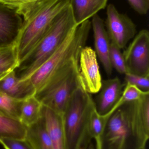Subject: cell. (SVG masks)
<instances>
[{"label":"cell","instance_id":"1","mask_svg":"<svg viewBox=\"0 0 149 149\" xmlns=\"http://www.w3.org/2000/svg\"><path fill=\"white\" fill-rule=\"evenodd\" d=\"M91 27L89 20L77 25L56 52L31 76L37 99L78 70L80 54L86 46Z\"/></svg>","mask_w":149,"mask_h":149},{"label":"cell","instance_id":"2","mask_svg":"<svg viewBox=\"0 0 149 149\" xmlns=\"http://www.w3.org/2000/svg\"><path fill=\"white\" fill-rule=\"evenodd\" d=\"M70 3V0H37L15 10L23 17L16 45L19 64L47 32L55 17Z\"/></svg>","mask_w":149,"mask_h":149},{"label":"cell","instance_id":"3","mask_svg":"<svg viewBox=\"0 0 149 149\" xmlns=\"http://www.w3.org/2000/svg\"><path fill=\"white\" fill-rule=\"evenodd\" d=\"M77 26L69 4L55 17L42 39L15 70L18 71L15 72L17 77L21 80L29 79Z\"/></svg>","mask_w":149,"mask_h":149},{"label":"cell","instance_id":"4","mask_svg":"<svg viewBox=\"0 0 149 149\" xmlns=\"http://www.w3.org/2000/svg\"><path fill=\"white\" fill-rule=\"evenodd\" d=\"M94 107L91 94L80 86L77 88L63 114L67 149H85L92 142L89 123L91 113Z\"/></svg>","mask_w":149,"mask_h":149},{"label":"cell","instance_id":"5","mask_svg":"<svg viewBox=\"0 0 149 149\" xmlns=\"http://www.w3.org/2000/svg\"><path fill=\"white\" fill-rule=\"evenodd\" d=\"M130 121L127 103L112 114L101 137L100 149H141Z\"/></svg>","mask_w":149,"mask_h":149},{"label":"cell","instance_id":"6","mask_svg":"<svg viewBox=\"0 0 149 149\" xmlns=\"http://www.w3.org/2000/svg\"><path fill=\"white\" fill-rule=\"evenodd\" d=\"M123 54L127 73L149 75V32L141 31L124 51Z\"/></svg>","mask_w":149,"mask_h":149},{"label":"cell","instance_id":"7","mask_svg":"<svg viewBox=\"0 0 149 149\" xmlns=\"http://www.w3.org/2000/svg\"><path fill=\"white\" fill-rule=\"evenodd\" d=\"M106 25L111 42L120 49L126 47L137 32L133 21L127 15L119 13L113 4L107 7Z\"/></svg>","mask_w":149,"mask_h":149},{"label":"cell","instance_id":"8","mask_svg":"<svg viewBox=\"0 0 149 149\" xmlns=\"http://www.w3.org/2000/svg\"><path fill=\"white\" fill-rule=\"evenodd\" d=\"M78 79L82 88L87 93H98L102 79L97 56L91 47L85 46L80 52L78 64Z\"/></svg>","mask_w":149,"mask_h":149},{"label":"cell","instance_id":"9","mask_svg":"<svg viewBox=\"0 0 149 149\" xmlns=\"http://www.w3.org/2000/svg\"><path fill=\"white\" fill-rule=\"evenodd\" d=\"M80 86L78 70L38 100L43 106L63 115L73 94Z\"/></svg>","mask_w":149,"mask_h":149},{"label":"cell","instance_id":"10","mask_svg":"<svg viewBox=\"0 0 149 149\" xmlns=\"http://www.w3.org/2000/svg\"><path fill=\"white\" fill-rule=\"evenodd\" d=\"M127 103L134 133L141 148H146L149 138V93Z\"/></svg>","mask_w":149,"mask_h":149},{"label":"cell","instance_id":"11","mask_svg":"<svg viewBox=\"0 0 149 149\" xmlns=\"http://www.w3.org/2000/svg\"><path fill=\"white\" fill-rule=\"evenodd\" d=\"M22 23L15 10L0 3V49L16 46Z\"/></svg>","mask_w":149,"mask_h":149},{"label":"cell","instance_id":"12","mask_svg":"<svg viewBox=\"0 0 149 149\" xmlns=\"http://www.w3.org/2000/svg\"><path fill=\"white\" fill-rule=\"evenodd\" d=\"M123 85L118 77L102 81L98 94L94 100L98 113L104 115L108 113L121 97Z\"/></svg>","mask_w":149,"mask_h":149},{"label":"cell","instance_id":"13","mask_svg":"<svg viewBox=\"0 0 149 149\" xmlns=\"http://www.w3.org/2000/svg\"><path fill=\"white\" fill-rule=\"evenodd\" d=\"M92 17L91 24L94 32V51L106 73L109 76L112 74L113 69L109 59L111 41L105 29L103 19L97 14Z\"/></svg>","mask_w":149,"mask_h":149},{"label":"cell","instance_id":"14","mask_svg":"<svg viewBox=\"0 0 149 149\" xmlns=\"http://www.w3.org/2000/svg\"><path fill=\"white\" fill-rule=\"evenodd\" d=\"M0 90L8 96L20 100L36 93V89L30 79H20L15 70L0 81Z\"/></svg>","mask_w":149,"mask_h":149},{"label":"cell","instance_id":"15","mask_svg":"<svg viewBox=\"0 0 149 149\" xmlns=\"http://www.w3.org/2000/svg\"><path fill=\"white\" fill-rule=\"evenodd\" d=\"M43 115L53 149H67L63 127V115L44 106Z\"/></svg>","mask_w":149,"mask_h":149},{"label":"cell","instance_id":"16","mask_svg":"<svg viewBox=\"0 0 149 149\" xmlns=\"http://www.w3.org/2000/svg\"><path fill=\"white\" fill-rule=\"evenodd\" d=\"M108 0H70L74 21L79 25L106 7Z\"/></svg>","mask_w":149,"mask_h":149},{"label":"cell","instance_id":"17","mask_svg":"<svg viewBox=\"0 0 149 149\" xmlns=\"http://www.w3.org/2000/svg\"><path fill=\"white\" fill-rule=\"evenodd\" d=\"M25 140L33 149H53L43 115L37 122L26 127Z\"/></svg>","mask_w":149,"mask_h":149},{"label":"cell","instance_id":"18","mask_svg":"<svg viewBox=\"0 0 149 149\" xmlns=\"http://www.w3.org/2000/svg\"><path fill=\"white\" fill-rule=\"evenodd\" d=\"M43 105L35 95L23 100L19 121L26 127L37 122L43 116Z\"/></svg>","mask_w":149,"mask_h":149},{"label":"cell","instance_id":"19","mask_svg":"<svg viewBox=\"0 0 149 149\" xmlns=\"http://www.w3.org/2000/svg\"><path fill=\"white\" fill-rule=\"evenodd\" d=\"M26 127L19 120L0 114V139L24 140Z\"/></svg>","mask_w":149,"mask_h":149},{"label":"cell","instance_id":"20","mask_svg":"<svg viewBox=\"0 0 149 149\" xmlns=\"http://www.w3.org/2000/svg\"><path fill=\"white\" fill-rule=\"evenodd\" d=\"M115 111L112 109L105 114L101 115L95 107L93 109L89 120V130L91 137L95 141V149H100L101 136L109 118Z\"/></svg>","mask_w":149,"mask_h":149},{"label":"cell","instance_id":"21","mask_svg":"<svg viewBox=\"0 0 149 149\" xmlns=\"http://www.w3.org/2000/svg\"><path fill=\"white\" fill-rule=\"evenodd\" d=\"M22 102L0 90V114L19 120Z\"/></svg>","mask_w":149,"mask_h":149},{"label":"cell","instance_id":"22","mask_svg":"<svg viewBox=\"0 0 149 149\" xmlns=\"http://www.w3.org/2000/svg\"><path fill=\"white\" fill-rule=\"evenodd\" d=\"M19 65L16 46L0 49V72L13 71Z\"/></svg>","mask_w":149,"mask_h":149},{"label":"cell","instance_id":"23","mask_svg":"<svg viewBox=\"0 0 149 149\" xmlns=\"http://www.w3.org/2000/svg\"><path fill=\"white\" fill-rule=\"evenodd\" d=\"M109 59L112 67L119 73L125 74L127 72L123 54L120 49L112 42L110 44Z\"/></svg>","mask_w":149,"mask_h":149},{"label":"cell","instance_id":"24","mask_svg":"<svg viewBox=\"0 0 149 149\" xmlns=\"http://www.w3.org/2000/svg\"><path fill=\"white\" fill-rule=\"evenodd\" d=\"M148 93H149V92H144L134 85L127 83L119 101L123 105L127 102L137 100Z\"/></svg>","mask_w":149,"mask_h":149},{"label":"cell","instance_id":"25","mask_svg":"<svg viewBox=\"0 0 149 149\" xmlns=\"http://www.w3.org/2000/svg\"><path fill=\"white\" fill-rule=\"evenodd\" d=\"M125 80L126 83L134 85L144 92H149V75L141 76L127 73L125 74Z\"/></svg>","mask_w":149,"mask_h":149},{"label":"cell","instance_id":"26","mask_svg":"<svg viewBox=\"0 0 149 149\" xmlns=\"http://www.w3.org/2000/svg\"><path fill=\"white\" fill-rule=\"evenodd\" d=\"M0 144L4 149H33L25 139H0Z\"/></svg>","mask_w":149,"mask_h":149},{"label":"cell","instance_id":"27","mask_svg":"<svg viewBox=\"0 0 149 149\" xmlns=\"http://www.w3.org/2000/svg\"><path fill=\"white\" fill-rule=\"evenodd\" d=\"M132 8L138 14L145 15L149 9V0H127Z\"/></svg>","mask_w":149,"mask_h":149},{"label":"cell","instance_id":"28","mask_svg":"<svg viewBox=\"0 0 149 149\" xmlns=\"http://www.w3.org/2000/svg\"><path fill=\"white\" fill-rule=\"evenodd\" d=\"M37 0H0V3L13 9L16 10Z\"/></svg>","mask_w":149,"mask_h":149},{"label":"cell","instance_id":"29","mask_svg":"<svg viewBox=\"0 0 149 149\" xmlns=\"http://www.w3.org/2000/svg\"><path fill=\"white\" fill-rule=\"evenodd\" d=\"M12 72V71H11ZM11 72H0V81L4 78L6 75H8L9 73H10Z\"/></svg>","mask_w":149,"mask_h":149},{"label":"cell","instance_id":"30","mask_svg":"<svg viewBox=\"0 0 149 149\" xmlns=\"http://www.w3.org/2000/svg\"><path fill=\"white\" fill-rule=\"evenodd\" d=\"M85 149H95V148L93 143H92V142H91L89 143V145H88V146H87V147Z\"/></svg>","mask_w":149,"mask_h":149},{"label":"cell","instance_id":"31","mask_svg":"<svg viewBox=\"0 0 149 149\" xmlns=\"http://www.w3.org/2000/svg\"><path fill=\"white\" fill-rule=\"evenodd\" d=\"M141 149H146V148H141Z\"/></svg>","mask_w":149,"mask_h":149}]
</instances>
